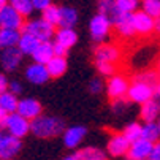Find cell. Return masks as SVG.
<instances>
[{
	"label": "cell",
	"mask_w": 160,
	"mask_h": 160,
	"mask_svg": "<svg viewBox=\"0 0 160 160\" xmlns=\"http://www.w3.org/2000/svg\"><path fill=\"white\" fill-rule=\"evenodd\" d=\"M112 22V29H116L118 35L122 38H132L135 33V27H133V13H121L118 11L111 18Z\"/></svg>",
	"instance_id": "obj_7"
},
{
	"label": "cell",
	"mask_w": 160,
	"mask_h": 160,
	"mask_svg": "<svg viewBox=\"0 0 160 160\" xmlns=\"http://www.w3.org/2000/svg\"><path fill=\"white\" fill-rule=\"evenodd\" d=\"M152 143L140 138L138 141H133L130 143V148H128V152H127V157L130 160H148L149 155H151V151H152Z\"/></svg>",
	"instance_id": "obj_17"
},
{
	"label": "cell",
	"mask_w": 160,
	"mask_h": 160,
	"mask_svg": "<svg viewBox=\"0 0 160 160\" xmlns=\"http://www.w3.org/2000/svg\"><path fill=\"white\" fill-rule=\"evenodd\" d=\"M122 133H124V136L130 143L138 141L141 138V133H143V124H140V122H130V124L125 125Z\"/></svg>",
	"instance_id": "obj_30"
},
{
	"label": "cell",
	"mask_w": 160,
	"mask_h": 160,
	"mask_svg": "<svg viewBox=\"0 0 160 160\" xmlns=\"http://www.w3.org/2000/svg\"><path fill=\"white\" fill-rule=\"evenodd\" d=\"M5 130H7L8 135L22 140L30 132V121L26 119V118H22L21 114H18V112H11V114H8V118H7Z\"/></svg>",
	"instance_id": "obj_6"
},
{
	"label": "cell",
	"mask_w": 160,
	"mask_h": 160,
	"mask_svg": "<svg viewBox=\"0 0 160 160\" xmlns=\"http://www.w3.org/2000/svg\"><path fill=\"white\" fill-rule=\"evenodd\" d=\"M16 112L21 114L22 118L29 119V121H33V119H37L38 116H41V114H43V106H41V103L37 98L26 97V98H21L19 100Z\"/></svg>",
	"instance_id": "obj_11"
},
{
	"label": "cell",
	"mask_w": 160,
	"mask_h": 160,
	"mask_svg": "<svg viewBox=\"0 0 160 160\" xmlns=\"http://www.w3.org/2000/svg\"><path fill=\"white\" fill-rule=\"evenodd\" d=\"M68 68V62H67V57H60V56H54L48 63H46V70L49 73L51 78H60L65 75Z\"/></svg>",
	"instance_id": "obj_24"
},
{
	"label": "cell",
	"mask_w": 160,
	"mask_h": 160,
	"mask_svg": "<svg viewBox=\"0 0 160 160\" xmlns=\"http://www.w3.org/2000/svg\"><path fill=\"white\" fill-rule=\"evenodd\" d=\"M122 51L118 44L114 43H100L94 51L95 62H108V63H116L121 60Z\"/></svg>",
	"instance_id": "obj_8"
},
{
	"label": "cell",
	"mask_w": 160,
	"mask_h": 160,
	"mask_svg": "<svg viewBox=\"0 0 160 160\" xmlns=\"http://www.w3.org/2000/svg\"><path fill=\"white\" fill-rule=\"evenodd\" d=\"M154 32H157L160 35V19H155V29H154Z\"/></svg>",
	"instance_id": "obj_44"
},
{
	"label": "cell",
	"mask_w": 160,
	"mask_h": 160,
	"mask_svg": "<svg viewBox=\"0 0 160 160\" xmlns=\"http://www.w3.org/2000/svg\"><path fill=\"white\" fill-rule=\"evenodd\" d=\"M8 5L13 7L21 16H30L33 13V3H32V0H8Z\"/></svg>",
	"instance_id": "obj_28"
},
{
	"label": "cell",
	"mask_w": 160,
	"mask_h": 160,
	"mask_svg": "<svg viewBox=\"0 0 160 160\" xmlns=\"http://www.w3.org/2000/svg\"><path fill=\"white\" fill-rule=\"evenodd\" d=\"M140 5L141 0H116V8L121 13H135Z\"/></svg>",
	"instance_id": "obj_33"
},
{
	"label": "cell",
	"mask_w": 160,
	"mask_h": 160,
	"mask_svg": "<svg viewBox=\"0 0 160 160\" xmlns=\"http://www.w3.org/2000/svg\"><path fill=\"white\" fill-rule=\"evenodd\" d=\"M75 160H108V154L95 146H86L73 154Z\"/></svg>",
	"instance_id": "obj_18"
},
{
	"label": "cell",
	"mask_w": 160,
	"mask_h": 160,
	"mask_svg": "<svg viewBox=\"0 0 160 160\" xmlns=\"http://www.w3.org/2000/svg\"><path fill=\"white\" fill-rule=\"evenodd\" d=\"M22 149V141L19 138L3 133L0 138V158L2 160H13Z\"/></svg>",
	"instance_id": "obj_9"
},
{
	"label": "cell",
	"mask_w": 160,
	"mask_h": 160,
	"mask_svg": "<svg viewBox=\"0 0 160 160\" xmlns=\"http://www.w3.org/2000/svg\"><path fill=\"white\" fill-rule=\"evenodd\" d=\"M0 160H2V158H0Z\"/></svg>",
	"instance_id": "obj_52"
},
{
	"label": "cell",
	"mask_w": 160,
	"mask_h": 160,
	"mask_svg": "<svg viewBox=\"0 0 160 160\" xmlns=\"http://www.w3.org/2000/svg\"><path fill=\"white\" fill-rule=\"evenodd\" d=\"M155 95L160 98V81L157 82V86H155Z\"/></svg>",
	"instance_id": "obj_45"
},
{
	"label": "cell",
	"mask_w": 160,
	"mask_h": 160,
	"mask_svg": "<svg viewBox=\"0 0 160 160\" xmlns=\"http://www.w3.org/2000/svg\"><path fill=\"white\" fill-rule=\"evenodd\" d=\"M155 95V87L148 84V82H143V81H138V79H133L128 86V92H127V98L128 102L132 103H138V105H143L149 100H152Z\"/></svg>",
	"instance_id": "obj_4"
},
{
	"label": "cell",
	"mask_w": 160,
	"mask_h": 160,
	"mask_svg": "<svg viewBox=\"0 0 160 160\" xmlns=\"http://www.w3.org/2000/svg\"><path fill=\"white\" fill-rule=\"evenodd\" d=\"M127 108H128V103H127V100H125V98L114 100V103H112V111L116 112V114H122Z\"/></svg>",
	"instance_id": "obj_37"
},
{
	"label": "cell",
	"mask_w": 160,
	"mask_h": 160,
	"mask_svg": "<svg viewBox=\"0 0 160 160\" xmlns=\"http://www.w3.org/2000/svg\"><path fill=\"white\" fill-rule=\"evenodd\" d=\"M22 57L24 56H22V52L18 48H7L0 54V63H2L3 70L10 73V72L18 70V67L22 62Z\"/></svg>",
	"instance_id": "obj_16"
},
{
	"label": "cell",
	"mask_w": 160,
	"mask_h": 160,
	"mask_svg": "<svg viewBox=\"0 0 160 160\" xmlns=\"http://www.w3.org/2000/svg\"><path fill=\"white\" fill-rule=\"evenodd\" d=\"M26 79L30 82V84H44L51 79L48 70H46V65H41V63H37V62H32L30 65H27L26 68Z\"/></svg>",
	"instance_id": "obj_15"
},
{
	"label": "cell",
	"mask_w": 160,
	"mask_h": 160,
	"mask_svg": "<svg viewBox=\"0 0 160 160\" xmlns=\"http://www.w3.org/2000/svg\"><path fill=\"white\" fill-rule=\"evenodd\" d=\"M7 118H8V112H5L2 108H0V130H2V128H5Z\"/></svg>",
	"instance_id": "obj_43"
},
{
	"label": "cell",
	"mask_w": 160,
	"mask_h": 160,
	"mask_svg": "<svg viewBox=\"0 0 160 160\" xmlns=\"http://www.w3.org/2000/svg\"><path fill=\"white\" fill-rule=\"evenodd\" d=\"M157 73H158V76H160V59H158V63H157Z\"/></svg>",
	"instance_id": "obj_47"
},
{
	"label": "cell",
	"mask_w": 160,
	"mask_h": 160,
	"mask_svg": "<svg viewBox=\"0 0 160 160\" xmlns=\"http://www.w3.org/2000/svg\"><path fill=\"white\" fill-rule=\"evenodd\" d=\"M133 27H135L136 35L148 37L155 29V19L151 18L149 14H146L143 10H138L133 13Z\"/></svg>",
	"instance_id": "obj_12"
},
{
	"label": "cell",
	"mask_w": 160,
	"mask_h": 160,
	"mask_svg": "<svg viewBox=\"0 0 160 160\" xmlns=\"http://www.w3.org/2000/svg\"><path fill=\"white\" fill-rule=\"evenodd\" d=\"M157 103H158V109H160V98H158V100H157Z\"/></svg>",
	"instance_id": "obj_51"
},
{
	"label": "cell",
	"mask_w": 160,
	"mask_h": 160,
	"mask_svg": "<svg viewBox=\"0 0 160 160\" xmlns=\"http://www.w3.org/2000/svg\"><path fill=\"white\" fill-rule=\"evenodd\" d=\"M8 90H10L11 94H14V95H19V94L22 92V84H21L19 81H10Z\"/></svg>",
	"instance_id": "obj_39"
},
{
	"label": "cell",
	"mask_w": 160,
	"mask_h": 160,
	"mask_svg": "<svg viewBox=\"0 0 160 160\" xmlns=\"http://www.w3.org/2000/svg\"><path fill=\"white\" fill-rule=\"evenodd\" d=\"M40 40H37L35 37H32L30 33L27 32H22L21 33V38H19V43H18V49L22 52V56H30L37 51V48L40 46Z\"/></svg>",
	"instance_id": "obj_20"
},
{
	"label": "cell",
	"mask_w": 160,
	"mask_h": 160,
	"mask_svg": "<svg viewBox=\"0 0 160 160\" xmlns=\"http://www.w3.org/2000/svg\"><path fill=\"white\" fill-rule=\"evenodd\" d=\"M87 135V128L84 125H72V127H67L62 133V141L65 144V148L68 149H75L78 148L82 140L86 138Z\"/></svg>",
	"instance_id": "obj_13"
},
{
	"label": "cell",
	"mask_w": 160,
	"mask_h": 160,
	"mask_svg": "<svg viewBox=\"0 0 160 160\" xmlns=\"http://www.w3.org/2000/svg\"><path fill=\"white\" fill-rule=\"evenodd\" d=\"M32 3H33V8L35 10H46L49 5H52V0H32Z\"/></svg>",
	"instance_id": "obj_38"
},
{
	"label": "cell",
	"mask_w": 160,
	"mask_h": 160,
	"mask_svg": "<svg viewBox=\"0 0 160 160\" xmlns=\"http://www.w3.org/2000/svg\"><path fill=\"white\" fill-rule=\"evenodd\" d=\"M128 148H130V141L124 136L122 132L112 133L108 140V144H106V152L111 157H122V155H127Z\"/></svg>",
	"instance_id": "obj_14"
},
{
	"label": "cell",
	"mask_w": 160,
	"mask_h": 160,
	"mask_svg": "<svg viewBox=\"0 0 160 160\" xmlns=\"http://www.w3.org/2000/svg\"><path fill=\"white\" fill-rule=\"evenodd\" d=\"M97 8H98V13L106 14L109 19L118 13L116 0H97Z\"/></svg>",
	"instance_id": "obj_32"
},
{
	"label": "cell",
	"mask_w": 160,
	"mask_h": 160,
	"mask_svg": "<svg viewBox=\"0 0 160 160\" xmlns=\"http://www.w3.org/2000/svg\"><path fill=\"white\" fill-rule=\"evenodd\" d=\"M157 127H158V132H160V118L157 119Z\"/></svg>",
	"instance_id": "obj_49"
},
{
	"label": "cell",
	"mask_w": 160,
	"mask_h": 160,
	"mask_svg": "<svg viewBox=\"0 0 160 160\" xmlns=\"http://www.w3.org/2000/svg\"><path fill=\"white\" fill-rule=\"evenodd\" d=\"M52 57H54V46H52V41H43V43H40V46L37 48V51L32 54L33 62L41 63V65H46Z\"/></svg>",
	"instance_id": "obj_21"
},
{
	"label": "cell",
	"mask_w": 160,
	"mask_h": 160,
	"mask_svg": "<svg viewBox=\"0 0 160 160\" xmlns=\"http://www.w3.org/2000/svg\"><path fill=\"white\" fill-rule=\"evenodd\" d=\"M111 30H112V22L106 14L97 13L92 19L89 21L90 38H92L94 41H97V43H103L109 37Z\"/></svg>",
	"instance_id": "obj_2"
},
{
	"label": "cell",
	"mask_w": 160,
	"mask_h": 160,
	"mask_svg": "<svg viewBox=\"0 0 160 160\" xmlns=\"http://www.w3.org/2000/svg\"><path fill=\"white\" fill-rule=\"evenodd\" d=\"M8 5V0H0V10H3Z\"/></svg>",
	"instance_id": "obj_46"
},
{
	"label": "cell",
	"mask_w": 160,
	"mask_h": 160,
	"mask_svg": "<svg viewBox=\"0 0 160 160\" xmlns=\"http://www.w3.org/2000/svg\"><path fill=\"white\" fill-rule=\"evenodd\" d=\"M41 18L48 22V24H51L52 27H59V19H60V7L57 5H49L46 10L41 11Z\"/></svg>",
	"instance_id": "obj_29"
},
{
	"label": "cell",
	"mask_w": 160,
	"mask_h": 160,
	"mask_svg": "<svg viewBox=\"0 0 160 160\" xmlns=\"http://www.w3.org/2000/svg\"><path fill=\"white\" fill-rule=\"evenodd\" d=\"M141 138L149 141V143H157L160 140V132L157 127V122H144L143 124V133H141Z\"/></svg>",
	"instance_id": "obj_27"
},
{
	"label": "cell",
	"mask_w": 160,
	"mask_h": 160,
	"mask_svg": "<svg viewBox=\"0 0 160 160\" xmlns=\"http://www.w3.org/2000/svg\"><path fill=\"white\" fill-rule=\"evenodd\" d=\"M24 16H21L13 7L7 5L3 10H0V27L22 30L24 29Z\"/></svg>",
	"instance_id": "obj_10"
},
{
	"label": "cell",
	"mask_w": 160,
	"mask_h": 160,
	"mask_svg": "<svg viewBox=\"0 0 160 160\" xmlns=\"http://www.w3.org/2000/svg\"><path fill=\"white\" fill-rule=\"evenodd\" d=\"M63 160H75V158H73V155H68V157H65Z\"/></svg>",
	"instance_id": "obj_48"
},
{
	"label": "cell",
	"mask_w": 160,
	"mask_h": 160,
	"mask_svg": "<svg viewBox=\"0 0 160 160\" xmlns=\"http://www.w3.org/2000/svg\"><path fill=\"white\" fill-rule=\"evenodd\" d=\"M22 30H14V29H5V27H0V44L2 48H16L19 38H21Z\"/></svg>",
	"instance_id": "obj_25"
},
{
	"label": "cell",
	"mask_w": 160,
	"mask_h": 160,
	"mask_svg": "<svg viewBox=\"0 0 160 160\" xmlns=\"http://www.w3.org/2000/svg\"><path fill=\"white\" fill-rule=\"evenodd\" d=\"M54 43L70 49L78 43V33L75 29H57L54 35Z\"/></svg>",
	"instance_id": "obj_19"
},
{
	"label": "cell",
	"mask_w": 160,
	"mask_h": 160,
	"mask_svg": "<svg viewBox=\"0 0 160 160\" xmlns=\"http://www.w3.org/2000/svg\"><path fill=\"white\" fill-rule=\"evenodd\" d=\"M103 89H105V84H103V81L100 78L90 79V82H89V92L92 94V95H98Z\"/></svg>",
	"instance_id": "obj_36"
},
{
	"label": "cell",
	"mask_w": 160,
	"mask_h": 160,
	"mask_svg": "<svg viewBox=\"0 0 160 160\" xmlns=\"http://www.w3.org/2000/svg\"><path fill=\"white\" fill-rule=\"evenodd\" d=\"M22 32H27L30 33L32 37H35L37 40H40L41 43L43 41H51L56 35V27H52L51 24H48L43 18H38V19H30L24 24V29Z\"/></svg>",
	"instance_id": "obj_3"
},
{
	"label": "cell",
	"mask_w": 160,
	"mask_h": 160,
	"mask_svg": "<svg viewBox=\"0 0 160 160\" xmlns=\"http://www.w3.org/2000/svg\"><path fill=\"white\" fill-rule=\"evenodd\" d=\"M65 124L62 119L56 118V116H38L37 119L30 121V132L41 140H49V138H56V136L62 135L65 130Z\"/></svg>",
	"instance_id": "obj_1"
},
{
	"label": "cell",
	"mask_w": 160,
	"mask_h": 160,
	"mask_svg": "<svg viewBox=\"0 0 160 160\" xmlns=\"http://www.w3.org/2000/svg\"><path fill=\"white\" fill-rule=\"evenodd\" d=\"M140 118L143 119V122H157V119L160 118V109H158L157 100L152 98L140 105Z\"/></svg>",
	"instance_id": "obj_22"
},
{
	"label": "cell",
	"mask_w": 160,
	"mask_h": 160,
	"mask_svg": "<svg viewBox=\"0 0 160 160\" xmlns=\"http://www.w3.org/2000/svg\"><path fill=\"white\" fill-rule=\"evenodd\" d=\"M141 10L154 19H160V0H141Z\"/></svg>",
	"instance_id": "obj_31"
},
{
	"label": "cell",
	"mask_w": 160,
	"mask_h": 160,
	"mask_svg": "<svg viewBox=\"0 0 160 160\" xmlns=\"http://www.w3.org/2000/svg\"><path fill=\"white\" fill-rule=\"evenodd\" d=\"M52 46H54V56H60V57H65V56H67V52H68L67 48L60 46V44H57V43H54V41H52Z\"/></svg>",
	"instance_id": "obj_41"
},
{
	"label": "cell",
	"mask_w": 160,
	"mask_h": 160,
	"mask_svg": "<svg viewBox=\"0 0 160 160\" xmlns=\"http://www.w3.org/2000/svg\"><path fill=\"white\" fill-rule=\"evenodd\" d=\"M95 68L98 75L105 76V78H111L116 75V65L114 63H108V62H95Z\"/></svg>",
	"instance_id": "obj_35"
},
{
	"label": "cell",
	"mask_w": 160,
	"mask_h": 160,
	"mask_svg": "<svg viewBox=\"0 0 160 160\" xmlns=\"http://www.w3.org/2000/svg\"><path fill=\"white\" fill-rule=\"evenodd\" d=\"M8 79H7V76L3 75V73H0V94H3V92H7L8 90Z\"/></svg>",
	"instance_id": "obj_42"
},
{
	"label": "cell",
	"mask_w": 160,
	"mask_h": 160,
	"mask_svg": "<svg viewBox=\"0 0 160 160\" xmlns=\"http://www.w3.org/2000/svg\"><path fill=\"white\" fill-rule=\"evenodd\" d=\"M133 79H138V81L148 82V84H151V86L155 87L157 82L160 81V76H158V73L154 72V70H144V72H140L138 75H135Z\"/></svg>",
	"instance_id": "obj_34"
},
{
	"label": "cell",
	"mask_w": 160,
	"mask_h": 160,
	"mask_svg": "<svg viewBox=\"0 0 160 160\" xmlns=\"http://www.w3.org/2000/svg\"><path fill=\"white\" fill-rule=\"evenodd\" d=\"M18 103H19L18 95L11 94L10 90H7V92H3V94H0V108H2L5 112H8V114L16 112Z\"/></svg>",
	"instance_id": "obj_26"
},
{
	"label": "cell",
	"mask_w": 160,
	"mask_h": 160,
	"mask_svg": "<svg viewBox=\"0 0 160 160\" xmlns=\"http://www.w3.org/2000/svg\"><path fill=\"white\" fill-rule=\"evenodd\" d=\"M2 51H3V48H2V44H0V54H2Z\"/></svg>",
	"instance_id": "obj_50"
},
{
	"label": "cell",
	"mask_w": 160,
	"mask_h": 160,
	"mask_svg": "<svg viewBox=\"0 0 160 160\" xmlns=\"http://www.w3.org/2000/svg\"><path fill=\"white\" fill-rule=\"evenodd\" d=\"M148 160H160V141L154 143L152 151H151V155H149Z\"/></svg>",
	"instance_id": "obj_40"
},
{
	"label": "cell",
	"mask_w": 160,
	"mask_h": 160,
	"mask_svg": "<svg viewBox=\"0 0 160 160\" xmlns=\"http://www.w3.org/2000/svg\"><path fill=\"white\" fill-rule=\"evenodd\" d=\"M78 11L72 7H60V19L59 29H73L78 24Z\"/></svg>",
	"instance_id": "obj_23"
},
{
	"label": "cell",
	"mask_w": 160,
	"mask_h": 160,
	"mask_svg": "<svg viewBox=\"0 0 160 160\" xmlns=\"http://www.w3.org/2000/svg\"><path fill=\"white\" fill-rule=\"evenodd\" d=\"M128 86H130V82H128L127 76L122 75V73H116L114 76L108 78V82L105 84V90H106L108 98H111L112 102L125 98L127 92H128Z\"/></svg>",
	"instance_id": "obj_5"
}]
</instances>
